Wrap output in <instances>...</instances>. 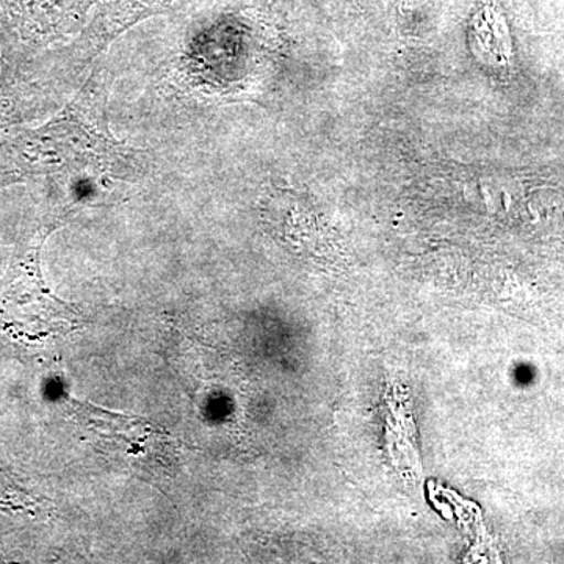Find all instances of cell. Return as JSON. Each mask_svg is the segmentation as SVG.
I'll use <instances>...</instances> for the list:
<instances>
[{"label": "cell", "instance_id": "1", "mask_svg": "<svg viewBox=\"0 0 564 564\" xmlns=\"http://www.w3.org/2000/svg\"><path fill=\"white\" fill-rule=\"evenodd\" d=\"M173 2L174 0H113L104 3L73 46L74 66L85 69L118 36L147 18L163 13Z\"/></svg>", "mask_w": 564, "mask_h": 564}]
</instances>
